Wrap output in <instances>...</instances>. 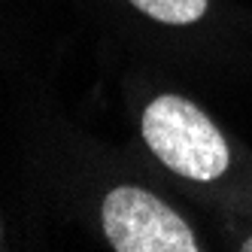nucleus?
I'll use <instances>...</instances> for the list:
<instances>
[{"label":"nucleus","instance_id":"nucleus-1","mask_svg":"<svg viewBox=\"0 0 252 252\" xmlns=\"http://www.w3.org/2000/svg\"><path fill=\"white\" fill-rule=\"evenodd\" d=\"M140 131L152 155L173 173L213 183L231 167V152L210 116L179 94H158L146 103Z\"/></svg>","mask_w":252,"mask_h":252},{"label":"nucleus","instance_id":"nucleus-2","mask_svg":"<svg viewBox=\"0 0 252 252\" xmlns=\"http://www.w3.org/2000/svg\"><path fill=\"white\" fill-rule=\"evenodd\" d=\"M103 234L119 252H197V237L176 210L140 186H116L100 204Z\"/></svg>","mask_w":252,"mask_h":252},{"label":"nucleus","instance_id":"nucleus-3","mask_svg":"<svg viewBox=\"0 0 252 252\" xmlns=\"http://www.w3.org/2000/svg\"><path fill=\"white\" fill-rule=\"evenodd\" d=\"M128 3L137 6L143 15H149V19H155V22L191 25V22L204 19L210 0H128Z\"/></svg>","mask_w":252,"mask_h":252},{"label":"nucleus","instance_id":"nucleus-4","mask_svg":"<svg viewBox=\"0 0 252 252\" xmlns=\"http://www.w3.org/2000/svg\"><path fill=\"white\" fill-rule=\"evenodd\" d=\"M240 249H243V252H252V237H249V240H243V246H240Z\"/></svg>","mask_w":252,"mask_h":252}]
</instances>
